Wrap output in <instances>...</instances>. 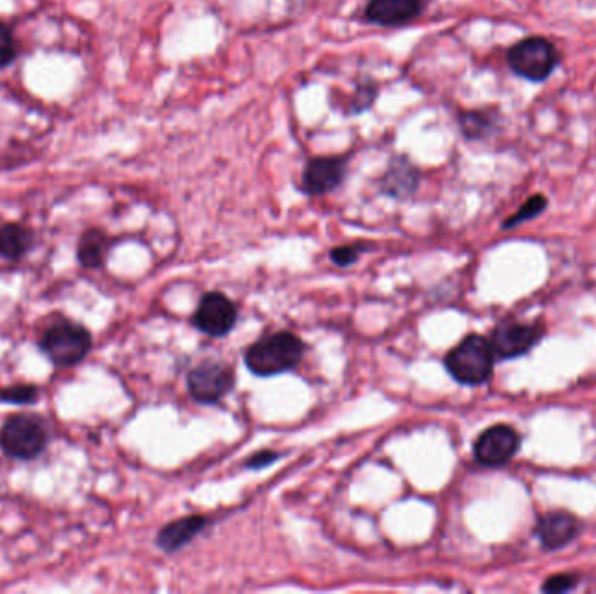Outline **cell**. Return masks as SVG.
<instances>
[{
  "label": "cell",
  "mask_w": 596,
  "mask_h": 594,
  "mask_svg": "<svg viewBox=\"0 0 596 594\" xmlns=\"http://www.w3.org/2000/svg\"><path fill=\"white\" fill-rule=\"evenodd\" d=\"M302 354V340L288 331H279L251 345L246 352V366L258 377H272L293 370Z\"/></svg>",
  "instance_id": "6da1fadb"
},
{
  "label": "cell",
  "mask_w": 596,
  "mask_h": 594,
  "mask_svg": "<svg viewBox=\"0 0 596 594\" xmlns=\"http://www.w3.org/2000/svg\"><path fill=\"white\" fill-rule=\"evenodd\" d=\"M93 337L82 324L58 319L46 328L39 340L42 354L58 368H72L88 356Z\"/></svg>",
  "instance_id": "7a4b0ae2"
},
{
  "label": "cell",
  "mask_w": 596,
  "mask_h": 594,
  "mask_svg": "<svg viewBox=\"0 0 596 594\" xmlns=\"http://www.w3.org/2000/svg\"><path fill=\"white\" fill-rule=\"evenodd\" d=\"M495 354L487 338L469 335L445 358L448 373L464 385L485 384L494 372Z\"/></svg>",
  "instance_id": "3957f363"
},
{
  "label": "cell",
  "mask_w": 596,
  "mask_h": 594,
  "mask_svg": "<svg viewBox=\"0 0 596 594\" xmlns=\"http://www.w3.org/2000/svg\"><path fill=\"white\" fill-rule=\"evenodd\" d=\"M506 60L511 72L518 77L530 82H544L548 81L560 65V54L553 42L546 37L534 35L511 46Z\"/></svg>",
  "instance_id": "277c9868"
},
{
  "label": "cell",
  "mask_w": 596,
  "mask_h": 594,
  "mask_svg": "<svg viewBox=\"0 0 596 594\" xmlns=\"http://www.w3.org/2000/svg\"><path fill=\"white\" fill-rule=\"evenodd\" d=\"M48 445V427L34 415H13L0 429V448L11 459H37Z\"/></svg>",
  "instance_id": "5b68a950"
},
{
  "label": "cell",
  "mask_w": 596,
  "mask_h": 594,
  "mask_svg": "<svg viewBox=\"0 0 596 594\" xmlns=\"http://www.w3.org/2000/svg\"><path fill=\"white\" fill-rule=\"evenodd\" d=\"M542 333L544 330L541 324L520 323L515 319H508L495 326L488 342L492 345L495 358H520L532 347H536Z\"/></svg>",
  "instance_id": "8992f818"
},
{
  "label": "cell",
  "mask_w": 596,
  "mask_h": 594,
  "mask_svg": "<svg viewBox=\"0 0 596 594\" xmlns=\"http://www.w3.org/2000/svg\"><path fill=\"white\" fill-rule=\"evenodd\" d=\"M522 446V438L515 427L508 424H497L488 427L487 431L476 439L475 457L481 466L502 467L515 457Z\"/></svg>",
  "instance_id": "52a82bcc"
},
{
  "label": "cell",
  "mask_w": 596,
  "mask_h": 594,
  "mask_svg": "<svg viewBox=\"0 0 596 594\" xmlns=\"http://www.w3.org/2000/svg\"><path fill=\"white\" fill-rule=\"evenodd\" d=\"M187 384L192 398L197 399L199 403L210 405V403H217L231 391L234 385V373L229 366L208 361L196 366L189 373Z\"/></svg>",
  "instance_id": "ba28073f"
},
{
  "label": "cell",
  "mask_w": 596,
  "mask_h": 594,
  "mask_svg": "<svg viewBox=\"0 0 596 594\" xmlns=\"http://www.w3.org/2000/svg\"><path fill=\"white\" fill-rule=\"evenodd\" d=\"M349 156L312 157L302 175V190L307 196H323L339 189L347 175Z\"/></svg>",
  "instance_id": "9c48e42d"
},
{
  "label": "cell",
  "mask_w": 596,
  "mask_h": 594,
  "mask_svg": "<svg viewBox=\"0 0 596 594\" xmlns=\"http://www.w3.org/2000/svg\"><path fill=\"white\" fill-rule=\"evenodd\" d=\"M238 321V309L224 293L211 291L199 302L194 324L211 337H224Z\"/></svg>",
  "instance_id": "30bf717a"
},
{
  "label": "cell",
  "mask_w": 596,
  "mask_h": 594,
  "mask_svg": "<svg viewBox=\"0 0 596 594\" xmlns=\"http://www.w3.org/2000/svg\"><path fill=\"white\" fill-rule=\"evenodd\" d=\"M583 523L567 511H549L537 521L536 534L546 551L569 546L581 535Z\"/></svg>",
  "instance_id": "8fae6325"
},
{
  "label": "cell",
  "mask_w": 596,
  "mask_h": 594,
  "mask_svg": "<svg viewBox=\"0 0 596 594\" xmlns=\"http://www.w3.org/2000/svg\"><path fill=\"white\" fill-rule=\"evenodd\" d=\"M422 9V0H370L363 16L368 23L377 27H401L417 20Z\"/></svg>",
  "instance_id": "7c38bea8"
},
{
  "label": "cell",
  "mask_w": 596,
  "mask_h": 594,
  "mask_svg": "<svg viewBox=\"0 0 596 594\" xmlns=\"http://www.w3.org/2000/svg\"><path fill=\"white\" fill-rule=\"evenodd\" d=\"M420 178L422 175L414 162L405 156H394L380 178V192L393 199H408L419 189Z\"/></svg>",
  "instance_id": "4fadbf2b"
},
{
  "label": "cell",
  "mask_w": 596,
  "mask_h": 594,
  "mask_svg": "<svg viewBox=\"0 0 596 594\" xmlns=\"http://www.w3.org/2000/svg\"><path fill=\"white\" fill-rule=\"evenodd\" d=\"M208 525V520L199 514H192L182 520L173 521L157 535V546L166 553H175L183 546H187L201 530Z\"/></svg>",
  "instance_id": "5bb4252c"
},
{
  "label": "cell",
  "mask_w": 596,
  "mask_h": 594,
  "mask_svg": "<svg viewBox=\"0 0 596 594\" xmlns=\"http://www.w3.org/2000/svg\"><path fill=\"white\" fill-rule=\"evenodd\" d=\"M34 230L23 223L9 222L0 227V257L18 262L34 248Z\"/></svg>",
  "instance_id": "9a60e30c"
},
{
  "label": "cell",
  "mask_w": 596,
  "mask_h": 594,
  "mask_svg": "<svg viewBox=\"0 0 596 594\" xmlns=\"http://www.w3.org/2000/svg\"><path fill=\"white\" fill-rule=\"evenodd\" d=\"M501 117L494 110H466L459 114L461 133L469 142L487 140L499 129Z\"/></svg>",
  "instance_id": "2e32d148"
},
{
  "label": "cell",
  "mask_w": 596,
  "mask_h": 594,
  "mask_svg": "<svg viewBox=\"0 0 596 594\" xmlns=\"http://www.w3.org/2000/svg\"><path fill=\"white\" fill-rule=\"evenodd\" d=\"M110 250V239L103 230L89 229L82 234L77 246V260L84 269H100Z\"/></svg>",
  "instance_id": "e0dca14e"
},
{
  "label": "cell",
  "mask_w": 596,
  "mask_h": 594,
  "mask_svg": "<svg viewBox=\"0 0 596 594\" xmlns=\"http://www.w3.org/2000/svg\"><path fill=\"white\" fill-rule=\"evenodd\" d=\"M548 208V197L542 196V194H536V196L529 197L525 203L520 206V210L516 211L515 215L509 216L506 222L502 223V229H513L518 227L522 223L534 220L537 216L541 215L542 211Z\"/></svg>",
  "instance_id": "ac0fdd59"
},
{
  "label": "cell",
  "mask_w": 596,
  "mask_h": 594,
  "mask_svg": "<svg viewBox=\"0 0 596 594\" xmlns=\"http://www.w3.org/2000/svg\"><path fill=\"white\" fill-rule=\"evenodd\" d=\"M20 54V42L14 35L13 28L6 21H0V70L11 67Z\"/></svg>",
  "instance_id": "d6986e66"
},
{
  "label": "cell",
  "mask_w": 596,
  "mask_h": 594,
  "mask_svg": "<svg viewBox=\"0 0 596 594\" xmlns=\"http://www.w3.org/2000/svg\"><path fill=\"white\" fill-rule=\"evenodd\" d=\"M39 399V389L32 384H18L0 389V401L9 405H34Z\"/></svg>",
  "instance_id": "ffe728a7"
},
{
  "label": "cell",
  "mask_w": 596,
  "mask_h": 594,
  "mask_svg": "<svg viewBox=\"0 0 596 594\" xmlns=\"http://www.w3.org/2000/svg\"><path fill=\"white\" fill-rule=\"evenodd\" d=\"M377 95H379V86H377V82H359L358 88H356L353 98H351L349 114H363L365 110H368V108L372 107L373 103H375Z\"/></svg>",
  "instance_id": "44dd1931"
},
{
  "label": "cell",
  "mask_w": 596,
  "mask_h": 594,
  "mask_svg": "<svg viewBox=\"0 0 596 594\" xmlns=\"http://www.w3.org/2000/svg\"><path fill=\"white\" fill-rule=\"evenodd\" d=\"M579 575L576 574H556L551 575L544 582L542 591L544 593H567L570 589L576 588L579 584Z\"/></svg>",
  "instance_id": "7402d4cb"
},
{
  "label": "cell",
  "mask_w": 596,
  "mask_h": 594,
  "mask_svg": "<svg viewBox=\"0 0 596 594\" xmlns=\"http://www.w3.org/2000/svg\"><path fill=\"white\" fill-rule=\"evenodd\" d=\"M365 251V246H339V248H335L330 253V258H332V262L335 265H340V267H347V265L354 264L356 260H358L359 255Z\"/></svg>",
  "instance_id": "603a6c76"
},
{
  "label": "cell",
  "mask_w": 596,
  "mask_h": 594,
  "mask_svg": "<svg viewBox=\"0 0 596 594\" xmlns=\"http://www.w3.org/2000/svg\"><path fill=\"white\" fill-rule=\"evenodd\" d=\"M278 457L279 455L276 452L255 453V455L246 462V467H250V469H262V467L269 466L272 462H276Z\"/></svg>",
  "instance_id": "cb8c5ba5"
}]
</instances>
